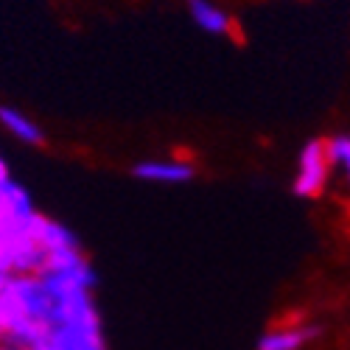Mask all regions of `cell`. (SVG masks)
<instances>
[{"label":"cell","mask_w":350,"mask_h":350,"mask_svg":"<svg viewBox=\"0 0 350 350\" xmlns=\"http://www.w3.org/2000/svg\"><path fill=\"white\" fill-rule=\"evenodd\" d=\"M37 213L34 199L17 180L0 183V227H9L17 221H25Z\"/></svg>","instance_id":"4"},{"label":"cell","mask_w":350,"mask_h":350,"mask_svg":"<svg viewBox=\"0 0 350 350\" xmlns=\"http://www.w3.org/2000/svg\"><path fill=\"white\" fill-rule=\"evenodd\" d=\"M188 14L191 20L211 37H230L236 31V23L232 17L213 0H188Z\"/></svg>","instance_id":"6"},{"label":"cell","mask_w":350,"mask_h":350,"mask_svg":"<svg viewBox=\"0 0 350 350\" xmlns=\"http://www.w3.org/2000/svg\"><path fill=\"white\" fill-rule=\"evenodd\" d=\"M319 336L317 325H278L269 328L264 336L258 339L255 350H303L311 339Z\"/></svg>","instance_id":"5"},{"label":"cell","mask_w":350,"mask_h":350,"mask_svg":"<svg viewBox=\"0 0 350 350\" xmlns=\"http://www.w3.org/2000/svg\"><path fill=\"white\" fill-rule=\"evenodd\" d=\"M0 126H3L12 137L23 140L25 146H40L45 140V132L40 129V124L34 118H28L23 109L9 107V104H0Z\"/></svg>","instance_id":"7"},{"label":"cell","mask_w":350,"mask_h":350,"mask_svg":"<svg viewBox=\"0 0 350 350\" xmlns=\"http://www.w3.org/2000/svg\"><path fill=\"white\" fill-rule=\"evenodd\" d=\"M328 154H325V140H308L297 160V177H295V193L303 199H314L323 193L328 183Z\"/></svg>","instance_id":"2"},{"label":"cell","mask_w":350,"mask_h":350,"mask_svg":"<svg viewBox=\"0 0 350 350\" xmlns=\"http://www.w3.org/2000/svg\"><path fill=\"white\" fill-rule=\"evenodd\" d=\"M42 213L0 227V275H37L45 267V250L40 247L37 224Z\"/></svg>","instance_id":"1"},{"label":"cell","mask_w":350,"mask_h":350,"mask_svg":"<svg viewBox=\"0 0 350 350\" xmlns=\"http://www.w3.org/2000/svg\"><path fill=\"white\" fill-rule=\"evenodd\" d=\"M325 154H328V163H336L347 171L350 168V135H336L325 140Z\"/></svg>","instance_id":"9"},{"label":"cell","mask_w":350,"mask_h":350,"mask_svg":"<svg viewBox=\"0 0 350 350\" xmlns=\"http://www.w3.org/2000/svg\"><path fill=\"white\" fill-rule=\"evenodd\" d=\"M37 236H40V247L45 250V255H56V252H65V250H76L79 247V239L76 232L56 221V219H48V216H40V224H37Z\"/></svg>","instance_id":"8"},{"label":"cell","mask_w":350,"mask_h":350,"mask_svg":"<svg viewBox=\"0 0 350 350\" xmlns=\"http://www.w3.org/2000/svg\"><path fill=\"white\" fill-rule=\"evenodd\" d=\"M132 171L137 180L152 185H183L193 180L196 165L185 157H154V160H140Z\"/></svg>","instance_id":"3"},{"label":"cell","mask_w":350,"mask_h":350,"mask_svg":"<svg viewBox=\"0 0 350 350\" xmlns=\"http://www.w3.org/2000/svg\"><path fill=\"white\" fill-rule=\"evenodd\" d=\"M0 350H28L23 345H14V342H0Z\"/></svg>","instance_id":"11"},{"label":"cell","mask_w":350,"mask_h":350,"mask_svg":"<svg viewBox=\"0 0 350 350\" xmlns=\"http://www.w3.org/2000/svg\"><path fill=\"white\" fill-rule=\"evenodd\" d=\"M347 183H350V168H347Z\"/></svg>","instance_id":"12"},{"label":"cell","mask_w":350,"mask_h":350,"mask_svg":"<svg viewBox=\"0 0 350 350\" xmlns=\"http://www.w3.org/2000/svg\"><path fill=\"white\" fill-rule=\"evenodd\" d=\"M6 180H12V174H9L6 157H3V154H0V183H6Z\"/></svg>","instance_id":"10"}]
</instances>
